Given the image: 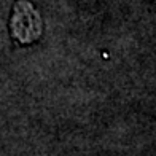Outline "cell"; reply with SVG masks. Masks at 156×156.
Instances as JSON below:
<instances>
[{"label":"cell","mask_w":156,"mask_h":156,"mask_svg":"<svg viewBox=\"0 0 156 156\" xmlns=\"http://www.w3.org/2000/svg\"><path fill=\"white\" fill-rule=\"evenodd\" d=\"M13 35L23 43H30L40 35V18L38 13L29 2H19L13 11L11 21Z\"/></svg>","instance_id":"obj_1"}]
</instances>
